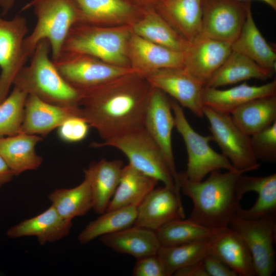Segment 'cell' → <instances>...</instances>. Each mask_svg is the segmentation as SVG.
<instances>
[{"instance_id":"9a60e30c","label":"cell","mask_w":276,"mask_h":276,"mask_svg":"<svg viewBox=\"0 0 276 276\" xmlns=\"http://www.w3.org/2000/svg\"><path fill=\"white\" fill-rule=\"evenodd\" d=\"M232 51L231 44L199 34L183 52V67L205 85Z\"/></svg>"},{"instance_id":"4dcf8cb0","label":"cell","mask_w":276,"mask_h":276,"mask_svg":"<svg viewBox=\"0 0 276 276\" xmlns=\"http://www.w3.org/2000/svg\"><path fill=\"white\" fill-rule=\"evenodd\" d=\"M144 15L133 26L134 34L168 48L183 52L188 41L185 39L153 8L146 9Z\"/></svg>"},{"instance_id":"603a6c76","label":"cell","mask_w":276,"mask_h":276,"mask_svg":"<svg viewBox=\"0 0 276 276\" xmlns=\"http://www.w3.org/2000/svg\"><path fill=\"white\" fill-rule=\"evenodd\" d=\"M209 255L220 260L237 275H256L247 247L239 235L229 227L216 231L211 239Z\"/></svg>"},{"instance_id":"83f0119b","label":"cell","mask_w":276,"mask_h":276,"mask_svg":"<svg viewBox=\"0 0 276 276\" xmlns=\"http://www.w3.org/2000/svg\"><path fill=\"white\" fill-rule=\"evenodd\" d=\"M273 75L248 57L232 50L204 86L219 88L251 79L266 80Z\"/></svg>"},{"instance_id":"e575fe53","label":"cell","mask_w":276,"mask_h":276,"mask_svg":"<svg viewBox=\"0 0 276 276\" xmlns=\"http://www.w3.org/2000/svg\"><path fill=\"white\" fill-rule=\"evenodd\" d=\"M212 238L176 246H161L157 255L167 276L173 275L178 270L203 260L209 255Z\"/></svg>"},{"instance_id":"484cf974","label":"cell","mask_w":276,"mask_h":276,"mask_svg":"<svg viewBox=\"0 0 276 276\" xmlns=\"http://www.w3.org/2000/svg\"><path fill=\"white\" fill-rule=\"evenodd\" d=\"M100 240L114 251L136 259L157 255L161 246L155 231L136 225L102 236Z\"/></svg>"},{"instance_id":"d6986e66","label":"cell","mask_w":276,"mask_h":276,"mask_svg":"<svg viewBox=\"0 0 276 276\" xmlns=\"http://www.w3.org/2000/svg\"><path fill=\"white\" fill-rule=\"evenodd\" d=\"M72 226V221L63 218L51 205L41 214L10 227L6 235L11 239L35 237L39 243L43 245L67 236Z\"/></svg>"},{"instance_id":"f546056e","label":"cell","mask_w":276,"mask_h":276,"mask_svg":"<svg viewBox=\"0 0 276 276\" xmlns=\"http://www.w3.org/2000/svg\"><path fill=\"white\" fill-rule=\"evenodd\" d=\"M231 115L239 128L251 136L276 121V95L252 100Z\"/></svg>"},{"instance_id":"f35d334b","label":"cell","mask_w":276,"mask_h":276,"mask_svg":"<svg viewBox=\"0 0 276 276\" xmlns=\"http://www.w3.org/2000/svg\"><path fill=\"white\" fill-rule=\"evenodd\" d=\"M89 127L82 116H74L66 120L57 128L58 135L64 142H79L86 137Z\"/></svg>"},{"instance_id":"7a4b0ae2","label":"cell","mask_w":276,"mask_h":276,"mask_svg":"<svg viewBox=\"0 0 276 276\" xmlns=\"http://www.w3.org/2000/svg\"><path fill=\"white\" fill-rule=\"evenodd\" d=\"M242 170H218L210 173L205 180L193 181L185 172L178 173V185L183 193L192 201L190 219L207 228L217 231L228 227L232 218L240 206L236 185Z\"/></svg>"},{"instance_id":"2e32d148","label":"cell","mask_w":276,"mask_h":276,"mask_svg":"<svg viewBox=\"0 0 276 276\" xmlns=\"http://www.w3.org/2000/svg\"><path fill=\"white\" fill-rule=\"evenodd\" d=\"M181 197L167 186L155 188L137 207L134 225L156 231L174 219L185 218Z\"/></svg>"},{"instance_id":"ba28073f","label":"cell","mask_w":276,"mask_h":276,"mask_svg":"<svg viewBox=\"0 0 276 276\" xmlns=\"http://www.w3.org/2000/svg\"><path fill=\"white\" fill-rule=\"evenodd\" d=\"M203 112L210 124L212 140L233 167L246 172L258 169L260 164L254 153L250 137L239 128L231 115L205 106Z\"/></svg>"},{"instance_id":"7c38bea8","label":"cell","mask_w":276,"mask_h":276,"mask_svg":"<svg viewBox=\"0 0 276 276\" xmlns=\"http://www.w3.org/2000/svg\"><path fill=\"white\" fill-rule=\"evenodd\" d=\"M249 2L203 0L200 34L232 44L246 18Z\"/></svg>"},{"instance_id":"5bb4252c","label":"cell","mask_w":276,"mask_h":276,"mask_svg":"<svg viewBox=\"0 0 276 276\" xmlns=\"http://www.w3.org/2000/svg\"><path fill=\"white\" fill-rule=\"evenodd\" d=\"M150 85L159 89L199 118L204 117L202 92L204 85L184 67L157 70L144 77Z\"/></svg>"},{"instance_id":"ee69618b","label":"cell","mask_w":276,"mask_h":276,"mask_svg":"<svg viewBox=\"0 0 276 276\" xmlns=\"http://www.w3.org/2000/svg\"><path fill=\"white\" fill-rule=\"evenodd\" d=\"M240 1H243V2H249L250 0H238ZM260 1H262L267 5H268L269 7H270L272 9H273L274 10H276V0H259Z\"/></svg>"},{"instance_id":"5b68a950","label":"cell","mask_w":276,"mask_h":276,"mask_svg":"<svg viewBox=\"0 0 276 276\" xmlns=\"http://www.w3.org/2000/svg\"><path fill=\"white\" fill-rule=\"evenodd\" d=\"M130 36L125 29L76 24L71 29L61 52L86 54L110 64L127 67Z\"/></svg>"},{"instance_id":"ab89813d","label":"cell","mask_w":276,"mask_h":276,"mask_svg":"<svg viewBox=\"0 0 276 276\" xmlns=\"http://www.w3.org/2000/svg\"><path fill=\"white\" fill-rule=\"evenodd\" d=\"M132 274L134 276H167L164 266L157 255L137 259Z\"/></svg>"},{"instance_id":"d4e9b609","label":"cell","mask_w":276,"mask_h":276,"mask_svg":"<svg viewBox=\"0 0 276 276\" xmlns=\"http://www.w3.org/2000/svg\"><path fill=\"white\" fill-rule=\"evenodd\" d=\"M42 140L41 136L24 133L0 137V155L14 176L40 167L43 158L35 147Z\"/></svg>"},{"instance_id":"74e56055","label":"cell","mask_w":276,"mask_h":276,"mask_svg":"<svg viewBox=\"0 0 276 276\" xmlns=\"http://www.w3.org/2000/svg\"><path fill=\"white\" fill-rule=\"evenodd\" d=\"M251 147L258 160L276 162V121L250 136Z\"/></svg>"},{"instance_id":"b9f144b4","label":"cell","mask_w":276,"mask_h":276,"mask_svg":"<svg viewBox=\"0 0 276 276\" xmlns=\"http://www.w3.org/2000/svg\"><path fill=\"white\" fill-rule=\"evenodd\" d=\"M175 276H208L204 268L203 260L176 271Z\"/></svg>"},{"instance_id":"8fae6325","label":"cell","mask_w":276,"mask_h":276,"mask_svg":"<svg viewBox=\"0 0 276 276\" xmlns=\"http://www.w3.org/2000/svg\"><path fill=\"white\" fill-rule=\"evenodd\" d=\"M28 32L23 16L17 15L10 20L0 16V103L8 96L15 77L29 58L24 49Z\"/></svg>"},{"instance_id":"8d00e7d4","label":"cell","mask_w":276,"mask_h":276,"mask_svg":"<svg viewBox=\"0 0 276 276\" xmlns=\"http://www.w3.org/2000/svg\"><path fill=\"white\" fill-rule=\"evenodd\" d=\"M28 96L26 92L14 86L10 94L0 103V137L20 132Z\"/></svg>"},{"instance_id":"f1b7e54d","label":"cell","mask_w":276,"mask_h":276,"mask_svg":"<svg viewBox=\"0 0 276 276\" xmlns=\"http://www.w3.org/2000/svg\"><path fill=\"white\" fill-rule=\"evenodd\" d=\"M158 182L129 164L123 166L119 183L106 211L129 206L137 207Z\"/></svg>"},{"instance_id":"4316f807","label":"cell","mask_w":276,"mask_h":276,"mask_svg":"<svg viewBox=\"0 0 276 276\" xmlns=\"http://www.w3.org/2000/svg\"><path fill=\"white\" fill-rule=\"evenodd\" d=\"M233 51L248 57L265 69L273 73L276 70V54L258 28L250 5L242 30L232 44Z\"/></svg>"},{"instance_id":"e0dca14e","label":"cell","mask_w":276,"mask_h":276,"mask_svg":"<svg viewBox=\"0 0 276 276\" xmlns=\"http://www.w3.org/2000/svg\"><path fill=\"white\" fill-rule=\"evenodd\" d=\"M78 116H82L80 107L56 105L29 95L25 103L20 133L46 136L68 119Z\"/></svg>"},{"instance_id":"cb8c5ba5","label":"cell","mask_w":276,"mask_h":276,"mask_svg":"<svg viewBox=\"0 0 276 276\" xmlns=\"http://www.w3.org/2000/svg\"><path fill=\"white\" fill-rule=\"evenodd\" d=\"M123 162L120 159H102L91 163L84 170L93 196V209L98 214L104 213L119 183Z\"/></svg>"},{"instance_id":"60d3db41","label":"cell","mask_w":276,"mask_h":276,"mask_svg":"<svg viewBox=\"0 0 276 276\" xmlns=\"http://www.w3.org/2000/svg\"><path fill=\"white\" fill-rule=\"evenodd\" d=\"M208 276H237V273L217 258L209 255L203 259Z\"/></svg>"},{"instance_id":"bcb514c9","label":"cell","mask_w":276,"mask_h":276,"mask_svg":"<svg viewBox=\"0 0 276 276\" xmlns=\"http://www.w3.org/2000/svg\"><path fill=\"white\" fill-rule=\"evenodd\" d=\"M150 1H151V3H153L154 0H150Z\"/></svg>"},{"instance_id":"7bdbcfd3","label":"cell","mask_w":276,"mask_h":276,"mask_svg":"<svg viewBox=\"0 0 276 276\" xmlns=\"http://www.w3.org/2000/svg\"><path fill=\"white\" fill-rule=\"evenodd\" d=\"M14 175L0 155V188L10 182Z\"/></svg>"},{"instance_id":"1f68e13d","label":"cell","mask_w":276,"mask_h":276,"mask_svg":"<svg viewBox=\"0 0 276 276\" xmlns=\"http://www.w3.org/2000/svg\"><path fill=\"white\" fill-rule=\"evenodd\" d=\"M80 22L96 26L104 22L121 21L133 16L137 9L127 0H73Z\"/></svg>"},{"instance_id":"277c9868","label":"cell","mask_w":276,"mask_h":276,"mask_svg":"<svg viewBox=\"0 0 276 276\" xmlns=\"http://www.w3.org/2000/svg\"><path fill=\"white\" fill-rule=\"evenodd\" d=\"M30 7L33 8L37 21L25 39L26 53L30 57L38 42L47 39L54 61L60 55L71 29L80 22L79 9L73 0H32L23 9Z\"/></svg>"},{"instance_id":"8992f818","label":"cell","mask_w":276,"mask_h":276,"mask_svg":"<svg viewBox=\"0 0 276 276\" xmlns=\"http://www.w3.org/2000/svg\"><path fill=\"white\" fill-rule=\"evenodd\" d=\"M92 146H109L119 150L128 158L130 165L145 174L161 181L164 186L175 190L180 196L162 151L144 127L102 143H93Z\"/></svg>"},{"instance_id":"d590c367","label":"cell","mask_w":276,"mask_h":276,"mask_svg":"<svg viewBox=\"0 0 276 276\" xmlns=\"http://www.w3.org/2000/svg\"><path fill=\"white\" fill-rule=\"evenodd\" d=\"M161 246H176L211 238L212 231L189 218L170 221L155 231Z\"/></svg>"},{"instance_id":"4fadbf2b","label":"cell","mask_w":276,"mask_h":276,"mask_svg":"<svg viewBox=\"0 0 276 276\" xmlns=\"http://www.w3.org/2000/svg\"><path fill=\"white\" fill-rule=\"evenodd\" d=\"M152 87V86H151ZM175 121L170 99L152 87L145 112L144 128L162 151L174 177L177 191L178 172L173 155L172 135Z\"/></svg>"},{"instance_id":"ac0fdd59","label":"cell","mask_w":276,"mask_h":276,"mask_svg":"<svg viewBox=\"0 0 276 276\" xmlns=\"http://www.w3.org/2000/svg\"><path fill=\"white\" fill-rule=\"evenodd\" d=\"M128 50L136 72L145 77L158 70L184 67L183 52L175 51L149 41L133 34Z\"/></svg>"},{"instance_id":"52a82bcc","label":"cell","mask_w":276,"mask_h":276,"mask_svg":"<svg viewBox=\"0 0 276 276\" xmlns=\"http://www.w3.org/2000/svg\"><path fill=\"white\" fill-rule=\"evenodd\" d=\"M173 113L175 127L181 135L188 154L187 170L189 179L201 181L211 172L224 169L237 170L222 154L213 150L209 145L211 135L203 136L192 127L185 116L183 107L173 99H170Z\"/></svg>"},{"instance_id":"d6a6232c","label":"cell","mask_w":276,"mask_h":276,"mask_svg":"<svg viewBox=\"0 0 276 276\" xmlns=\"http://www.w3.org/2000/svg\"><path fill=\"white\" fill-rule=\"evenodd\" d=\"M48 198L59 214L68 221L84 215L93 209L92 193L89 180L85 176L76 187L56 189L48 195Z\"/></svg>"},{"instance_id":"6da1fadb","label":"cell","mask_w":276,"mask_h":276,"mask_svg":"<svg viewBox=\"0 0 276 276\" xmlns=\"http://www.w3.org/2000/svg\"><path fill=\"white\" fill-rule=\"evenodd\" d=\"M151 88L134 72L81 91L82 116L104 141L143 128Z\"/></svg>"},{"instance_id":"ffe728a7","label":"cell","mask_w":276,"mask_h":276,"mask_svg":"<svg viewBox=\"0 0 276 276\" xmlns=\"http://www.w3.org/2000/svg\"><path fill=\"white\" fill-rule=\"evenodd\" d=\"M276 95V80L261 85H250L246 82L226 89L204 87V106L231 114L243 104L255 99Z\"/></svg>"},{"instance_id":"9c48e42d","label":"cell","mask_w":276,"mask_h":276,"mask_svg":"<svg viewBox=\"0 0 276 276\" xmlns=\"http://www.w3.org/2000/svg\"><path fill=\"white\" fill-rule=\"evenodd\" d=\"M228 227L239 235L247 247L256 275H271L276 267L275 217L249 219L235 215Z\"/></svg>"},{"instance_id":"f6af8a7d","label":"cell","mask_w":276,"mask_h":276,"mask_svg":"<svg viewBox=\"0 0 276 276\" xmlns=\"http://www.w3.org/2000/svg\"><path fill=\"white\" fill-rule=\"evenodd\" d=\"M15 0H0V5L6 8H10Z\"/></svg>"},{"instance_id":"44dd1931","label":"cell","mask_w":276,"mask_h":276,"mask_svg":"<svg viewBox=\"0 0 276 276\" xmlns=\"http://www.w3.org/2000/svg\"><path fill=\"white\" fill-rule=\"evenodd\" d=\"M241 174L239 177L236 191L241 200L244 195L254 191L258 194L255 204L248 209L240 206L236 215L257 219L276 217V174L264 176H249Z\"/></svg>"},{"instance_id":"30bf717a","label":"cell","mask_w":276,"mask_h":276,"mask_svg":"<svg viewBox=\"0 0 276 276\" xmlns=\"http://www.w3.org/2000/svg\"><path fill=\"white\" fill-rule=\"evenodd\" d=\"M53 62L62 77L80 91L136 72L132 67L110 64L93 56L76 53L62 52Z\"/></svg>"},{"instance_id":"3957f363","label":"cell","mask_w":276,"mask_h":276,"mask_svg":"<svg viewBox=\"0 0 276 276\" xmlns=\"http://www.w3.org/2000/svg\"><path fill=\"white\" fill-rule=\"evenodd\" d=\"M50 51L49 41L47 39L40 41L31 56L30 64L21 68L13 85L28 95L52 104L80 107L82 91L62 77L50 57Z\"/></svg>"},{"instance_id":"7402d4cb","label":"cell","mask_w":276,"mask_h":276,"mask_svg":"<svg viewBox=\"0 0 276 276\" xmlns=\"http://www.w3.org/2000/svg\"><path fill=\"white\" fill-rule=\"evenodd\" d=\"M203 0H154L157 12L188 41L200 33Z\"/></svg>"},{"instance_id":"836d02e7","label":"cell","mask_w":276,"mask_h":276,"mask_svg":"<svg viewBox=\"0 0 276 276\" xmlns=\"http://www.w3.org/2000/svg\"><path fill=\"white\" fill-rule=\"evenodd\" d=\"M136 217L137 207L135 206L105 211L84 227L78 240L84 244L97 238L119 232L134 224Z\"/></svg>"}]
</instances>
